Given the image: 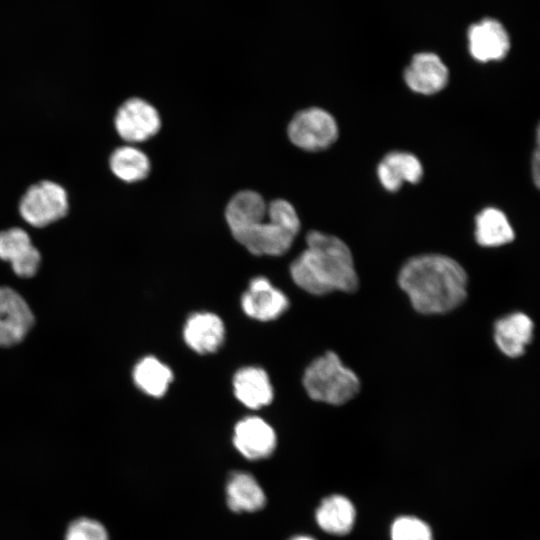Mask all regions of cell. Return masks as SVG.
Returning <instances> with one entry per match:
<instances>
[{
  "label": "cell",
  "mask_w": 540,
  "mask_h": 540,
  "mask_svg": "<svg viewBox=\"0 0 540 540\" xmlns=\"http://www.w3.org/2000/svg\"><path fill=\"white\" fill-rule=\"evenodd\" d=\"M267 205L252 190L238 192L229 201L225 217L233 237L254 255L279 256L291 247L300 228L295 208L284 199Z\"/></svg>",
  "instance_id": "cell-1"
},
{
  "label": "cell",
  "mask_w": 540,
  "mask_h": 540,
  "mask_svg": "<svg viewBox=\"0 0 540 540\" xmlns=\"http://www.w3.org/2000/svg\"><path fill=\"white\" fill-rule=\"evenodd\" d=\"M398 284L421 314H443L459 307L467 297L468 276L453 258L437 253L408 259Z\"/></svg>",
  "instance_id": "cell-2"
},
{
  "label": "cell",
  "mask_w": 540,
  "mask_h": 540,
  "mask_svg": "<svg viewBox=\"0 0 540 540\" xmlns=\"http://www.w3.org/2000/svg\"><path fill=\"white\" fill-rule=\"evenodd\" d=\"M290 273L297 286L313 295L352 293L359 286L348 245L334 235L317 230L306 235V248L291 263Z\"/></svg>",
  "instance_id": "cell-3"
},
{
  "label": "cell",
  "mask_w": 540,
  "mask_h": 540,
  "mask_svg": "<svg viewBox=\"0 0 540 540\" xmlns=\"http://www.w3.org/2000/svg\"><path fill=\"white\" fill-rule=\"evenodd\" d=\"M303 386L311 399L331 405L347 403L361 389L358 376L333 351H327L307 366Z\"/></svg>",
  "instance_id": "cell-4"
},
{
  "label": "cell",
  "mask_w": 540,
  "mask_h": 540,
  "mask_svg": "<svg viewBox=\"0 0 540 540\" xmlns=\"http://www.w3.org/2000/svg\"><path fill=\"white\" fill-rule=\"evenodd\" d=\"M69 211L66 190L58 183L43 180L31 185L19 202L22 219L33 227H45L64 218Z\"/></svg>",
  "instance_id": "cell-5"
},
{
  "label": "cell",
  "mask_w": 540,
  "mask_h": 540,
  "mask_svg": "<svg viewBox=\"0 0 540 540\" xmlns=\"http://www.w3.org/2000/svg\"><path fill=\"white\" fill-rule=\"evenodd\" d=\"M291 142L306 151H320L330 147L338 138L335 118L326 110L311 107L299 111L288 125Z\"/></svg>",
  "instance_id": "cell-6"
},
{
  "label": "cell",
  "mask_w": 540,
  "mask_h": 540,
  "mask_svg": "<svg viewBox=\"0 0 540 540\" xmlns=\"http://www.w3.org/2000/svg\"><path fill=\"white\" fill-rule=\"evenodd\" d=\"M114 126L123 140L142 142L159 131L161 120L157 110L147 101L130 98L118 108Z\"/></svg>",
  "instance_id": "cell-7"
},
{
  "label": "cell",
  "mask_w": 540,
  "mask_h": 540,
  "mask_svg": "<svg viewBox=\"0 0 540 540\" xmlns=\"http://www.w3.org/2000/svg\"><path fill=\"white\" fill-rule=\"evenodd\" d=\"M34 325V315L26 301L9 287H0V346L24 339Z\"/></svg>",
  "instance_id": "cell-8"
},
{
  "label": "cell",
  "mask_w": 540,
  "mask_h": 540,
  "mask_svg": "<svg viewBox=\"0 0 540 540\" xmlns=\"http://www.w3.org/2000/svg\"><path fill=\"white\" fill-rule=\"evenodd\" d=\"M409 89L421 95H433L448 84L449 71L441 58L431 52L417 53L404 70Z\"/></svg>",
  "instance_id": "cell-9"
},
{
  "label": "cell",
  "mask_w": 540,
  "mask_h": 540,
  "mask_svg": "<svg viewBox=\"0 0 540 540\" xmlns=\"http://www.w3.org/2000/svg\"><path fill=\"white\" fill-rule=\"evenodd\" d=\"M276 443L275 431L260 417H246L234 428L233 444L249 460L269 457L274 452Z\"/></svg>",
  "instance_id": "cell-10"
},
{
  "label": "cell",
  "mask_w": 540,
  "mask_h": 540,
  "mask_svg": "<svg viewBox=\"0 0 540 540\" xmlns=\"http://www.w3.org/2000/svg\"><path fill=\"white\" fill-rule=\"evenodd\" d=\"M0 259L10 262L15 274L28 278L36 274L41 255L29 234L13 227L0 231Z\"/></svg>",
  "instance_id": "cell-11"
},
{
  "label": "cell",
  "mask_w": 540,
  "mask_h": 540,
  "mask_svg": "<svg viewBox=\"0 0 540 540\" xmlns=\"http://www.w3.org/2000/svg\"><path fill=\"white\" fill-rule=\"evenodd\" d=\"M469 51L479 62L499 61L510 49V39L503 25L495 19H483L468 31Z\"/></svg>",
  "instance_id": "cell-12"
},
{
  "label": "cell",
  "mask_w": 540,
  "mask_h": 540,
  "mask_svg": "<svg viewBox=\"0 0 540 540\" xmlns=\"http://www.w3.org/2000/svg\"><path fill=\"white\" fill-rule=\"evenodd\" d=\"M246 315L259 321H270L279 317L288 307L284 293L271 285L265 277H256L241 298Z\"/></svg>",
  "instance_id": "cell-13"
},
{
  "label": "cell",
  "mask_w": 540,
  "mask_h": 540,
  "mask_svg": "<svg viewBox=\"0 0 540 540\" xmlns=\"http://www.w3.org/2000/svg\"><path fill=\"white\" fill-rule=\"evenodd\" d=\"M376 174L385 190L396 192L403 183H419L422 180L424 169L421 161L414 154L405 151H392L381 159L377 165Z\"/></svg>",
  "instance_id": "cell-14"
},
{
  "label": "cell",
  "mask_w": 540,
  "mask_h": 540,
  "mask_svg": "<svg viewBox=\"0 0 540 540\" xmlns=\"http://www.w3.org/2000/svg\"><path fill=\"white\" fill-rule=\"evenodd\" d=\"M534 324L522 313L508 314L494 323V341L500 351L508 357L517 358L525 353L533 339Z\"/></svg>",
  "instance_id": "cell-15"
},
{
  "label": "cell",
  "mask_w": 540,
  "mask_h": 540,
  "mask_svg": "<svg viewBox=\"0 0 540 540\" xmlns=\"http://www.w3.org/2000/svg\"><path fill=\"white\" fill-rule=\"evenodd\" d=\"M222 320L212 313H195L184 326L183 337L186 344L199 354L215 352L224 340Z\"/></svg>",
  "instance_id": "cell-16"
},
{
  "label": "cell",
  "mask_w": 540,
  "mask_h": 540,
  "mask_svg": "<svg viewBox=\"0 0 540 540\" xmlns=\"http://www.w3.org/2000/svg\"><path fill=\"white\" fill-rule=\"evenodd\" d=\"M236 398L251 409L270 404L273 389L267 373L259 367H244L233 378Z\"/></svg>",
  "instance_id": "cell-17"
},
{
  "label": "cell",
  "mask_w": 540,
  "mask_h": 540,
  "mask_svg": "<svg viewBox=\"0 0 540 540\" xmlns=\"http://www.w3.org/2000/svg\"><path fill=\"white\" fill-rule=\"evenodd\" d=\"M226 500L233 512H255L266 504L263 489L253 475L237 471L233 472L226 484Z\"/></svg>",
  "instance_id": "cell-18"
},
{
  "label": "cell",
  "mask_w": 540,
  "mask_h": 540,
  "mask_svg": "<svg viewBox=\"0 0 540 540\" xmlns=\"http://www.w3.org/2000/svg\"><path fill=\"white\" fill-rule=\"evenodd\" d=\"M315 518L323 531L333 535H344L354 526L356 510L347 497L335 494L321 501Z\"/></svg>",
  "instance_id": "cell-19"
},
{
  "label": "cell",
  "mask_w": 540,
  "mask_h": 540,
  "mask_svg": "<svg viewBox=\"0 0 540 540\" xmlns=\"http://www.w3.org/2000/svg\"><path fill=\"white\" fill-rule=\"evenodd\" d=\"M515 238L506 214L496 207H486L475 217V239L483 247H499Z\"/></svg>",
  "instance_id": "cell-20"
},
{
  "label": "cell",
  "mask_w": 540,
  "mask_h": 540,
  "mask_svg": "<svg viewBox=\"0 0 540 540\" xmlns=\"http://www.w3.org/2000/svg\"><path fill=\"white\" fill-rule=\"evenodd\" d=\"M111 172L120 180L133 183L143 180L150 171L148 156L132 146L116 148L109 158Z\"/></svg>",
  "instance_id": "cell-21"
},
{
  "label": "cell",
  "mask_w": 540,
  "mask_h": 540,
  "mask_svg": "<svg viewBox=\"0 0 540 540\" xmlns=\"http://www.w3.org/2000/svg\"><path fill=\"white\" fill-rule=\"evenodd\" d=\"M133 379L143 392L153 397H160L167 391L173 379V373L158 359L148 356L134 367Z\"/></svg>",
  "instance_id": "cell-22"
},
{
  "label": "cell",
  "mask_w": 540,
  "mask_h": 540,
  "mask_svg": "<svg viewBox=\"0 0 540 540\" xmlns=\"http://www.w3.org/2000/svg\"><path fill=\"white\" fill-rule=\"evenodd\" d=\"M392 540H433L429 525L414 516H400L391 526Z\"/></svg>",
  "instance_id": "cell-23"
},
{
  "label": "cell",
  "mask_w": 540,
  "mask_h": 540,
  "mask_svg": "<svg viewBox=\"0 0 540 540\" xmlns=\"http://www.w3.org/2000/svg\"><path fill=\"white\" fill-rule=\"evenodd\" d=\"M65 540H109V537L100 522L90 518H79L69 525Z\"/></svg>",
  "instance_id": "cell-24"
},
{
  "label": "cell",
  "mask_w": 540,
  "mask_h": 540,
  "mask_svg": "<svg viewBox=\"0 0 540 540\" xmlns=\"http://www.w3.org/2000/svg\"><path fill=\"white\" fill-rule=\"evenodd\" d=\"M540 153H539V129L536 131V147L535 151L532 154V160H531V172H532V179L535 184V186L539 187L540 182Z\"/></svg>",
  "instance_id": "cell-25"
},
{
  "label": "cell",
  "mask_w": 540,
  "mask_h": 540,
  "mask_svg": "<svg viewBox=\"0 0 540 540\" xmlns=\"http://www.w3.org/2000/svg\"><path fill=\"white\" fill-rule=\"evenodd\" d=\"M289 540H316V539L307 535H297V536L292 537Z\"/></svg>",
  "instance_id": "cell-26"
}]
</instances>
